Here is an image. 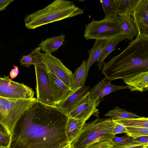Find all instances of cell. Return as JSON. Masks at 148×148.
I'll return each mask as SVG.
<instances>
[{
  "label": "cell",
  "instance_id": "d4e9b609",
  "mask_svg": "<svg viewBox=\"0 0 148 148\" xmlns=\"http://www.w3.org/2000/svg\"><path fill=\"white\" fill-rule=\"evenodd\" d=\"M104 116L123 119L137 118L140 117L136 114L127 111L124 108L121 109L118 106H116L114 109L109 111L104 114Z\"/></svg>",
  "mask_w": 148,
  "mask_h": 148
},
{
  "label": "cell",
  "instance_id": "7402d4cb",
  "mask_svg": "<svg viewBox=\"0 0 148 148\" xmlns=\"http://www.w3.org/2000/svg\"><path fill=\"white\" fill-rule=\"evenodd\" d=\"M86 60L83 61L80 66L73 74L71 89L74 92L84 86L86 79L85 77Z\"/></svg>",
  "mask_w": 148,
  "mask_h": 148
},
{
  "label": "cell",
  "instance_id": "30bf717a",
  "mask_svg": "<svg viewBox=\"0 0 148 148\" xmlns=\"http://www.w3.org/2000/svg\"><path fill=\"white\" fill-rule=\"evenodd\" d=\"M100 102L98 97L90 98L89 91L82 98L68 116L86 122L92 115L98 117L99 110L97 107Z\"/></svg>",
  "mask_w": 148,
  "mask_h": 148
},
{
  "label": "cell",
  "instance_id": "44dd1931",
  "mask_svg": "<svg viewBox=\"0 0 148 148\" xmlns=\"http://www.w3.org/2000/svg\"><path fill=\"white\" fill-rule=\"evenodd\" d=\"M40 48L38 47L28 55L23 56L19 61L21 65L28 67L34 65L41 67L43 64L40 58Z\"/></svg>",
  "mask_w": 148,
  "mask_h": 148
},
{
  "label": "cell",
  "instance_id": "f546056e",
  "mask_svg": "<svg viewBox=\"0 0 148 148\" xmlns=\"http://www.w3.org/2000/svg\"><path fill=\"white\" fill-rule=\"evenodd\" d=\"M148 146V144L134 143L126 144H113L112 148H144Z\"/></svg>",
  "mask_w": 148,
  "mask_h": 148
},
{
  "label": "cell",
  "instance_id": "484cf974",
  "mask_svg": "<svg viewBox=\"0 0 148 148\" xmlns=\"http://www.w3.org/2000/svg\"><path fill=\"white\" fill-rule=\"evenodd\" d=\"M143 0H117L119 9L121 12L135 11Z\"/></svg>",
  "mask_w": 148,
  "mask_h": 148
},
{
  "label": "cell",
  "instance_id": "4316f807",
  "mask_svg": "<svg viewBox=\"0 0 148 148\" xmlns=\"http://www.w3.org/2000/svg\"><path fill=\"white\" fill-rule=\"evenodd\" d=\"M126 135L132 138L143 136H148V128L125 127Z\"/></svg>",
  "mask_w": 148,
  "mask_h": 148
},
{
  "label": "cell",
  "instance_id": "e575fe53",
  "mask_svg": "<svg viewBox=\"0 0 148 148\" xmlns=\"http://www.w3.org/2000/svg\"><path fill=\"white\" fill-rule=\"evenodd\" d=\"M13 66L14 68L12 69L10 73V76L11 80L17 77L19 72L18 66L14 65Z\"/></svg>",
  "mask_w": 148,
  "mask_h": 148
},
{
  "label": "cell",
  "instance_id": "d6a6232c",
  "mask_svg": "<svg viewBox=\"0 0 148 148\" xmlns=\"http://www.w3.org/2000/svg\"><path fill=\"white\" fill-rule=\"evenodd\" d=\"M135 141L137 143L148 144V136H143L133 138Z\"/></svg>",
  "mask_w": 148,
  "mask_h": 148
},
{
  "label": "cell",
  "instance_id": "52a82bcc",
  "mask_svg": "<svg viewBox=\"0 0 148 148\" xmlns=\"http://www.w3.org/2000/svg\"><path fill=\"white\" fill-rule=\"evenodd\" d=\"M34 92L23 84L12 81L9 76L0 77V97L17 99L34 98Z\"/></svg>",
  "mask_w": 148,
  "mask_h": 148
},
{
  "label": "cell",
  "instance_id": "f35d334b",
  "mask_svg": "<svg viewBox=\"0 0 148 148\" xmlns=\"http://www.w3.org/2000/svg\"><path fill=\"white\" fill-rule=\"evenodd\" d=\"M144 148H148V146H147L146 147H145Z\"/></svg>",
  "mask_w": 148,
  "mask_h": 148
},
{
  "label": "cell",
  "instance_id": "d6986e66",
  "mask_svg": "<svg viewBox=\"0 0 148 148\" xmlns=\"http://www.w3.org/2000/svg\"><path fill=\"white\" fill-rule=\"evenodd\" d=\"M127 39L124 35L107 40V42L101 53L97 61L98 63V69H102V66L105 62L104 61L112 51L115 50V47L120 42Z\"/></svg>",
  "mask_w": 148,
  "mask_h": 148
},
{
  "label": "cell",
  "instance_id": "ffe728a7",
  "mask_svg": "<svg viewBox=\"0 0 148 148\" xmlns=\"http://www.w3.org/2000/svg\"><path fill=\"white\" fill-rule=\"evenodd\" d=\"M65 36L62 34L58 36L47 38L42 40L39 44L41 50L45 53L50 54L56 51L64 42Z\"/></svg>",
  "mask_w": 148,
  "mask_h": 148
},
{
  "label": "cell",
  "instance_id": "f1b7e54d",
  "mask_svg": "<svg viewBox=\"0 0 148 148\" xmlns=\"http://www.w3.org/2000/svg\"><path fill=\"white\" fill-rule=\"evenodd\" d=\"M111 140H103L93 143L85 148H112Z\"/></svg>",
  "mask_w": 148,
  "mask_h": 148
},
{
  "label": "cell",
  "instance_id": "d590c367",
  "mask_svg": "<svg viewBox=\"0 0 148 148\" xmlns=\"http://www.w3.org/2000/svg\"><path fill=\"white\" fill-rule=\"evenodd\" d=\"M0 133L7 135H10L8 130L0 122Z\"/></svg>",
  "mask_w": 148,
  "mask_h": 148
},
{
  "label": "cell",
  "instance_id": "5bb4252c",
  "mask_svg": "<svg viewBox=\"0 0 148 148\" xmlns=\"http://www.w3.org/2000/svg\"><path fill=\"white\" fill-rule=\"evenodd\" d=\"M133 12L130 11L120 12L117 18L120 23L123 34L127 39L132 40L137 37L138 31L132 17Z\"/></svg>",
  "mask_w": 148,
  "mask_h": 148
},
{
  "label": "cell",
  "instance_id": "277c9868",
  "mask_svg": "<svg viewBox=\"0 0 148 148\" xmlns=\"http://www.w3.org/2000/svg\"><path fill=\"white\" fill-rule=\"evenodd\" d=\"M114 123L111 117L95 119L85 123L79 134L71 143L72 148H85L91 144L103 140H111L114 136Z\"/></svg>",
  "mask_w": 148,
  "mask_h": 148
},
{
  "label": "cell",
  "instance_id": "3957f363",
  "mask_svg": "<svg viewBox=\"0 0 148 148\" xmlns=\"http://www.w3.org/2000/svg\"><path fill=\"white\" fill-rule=\"evenodd\" d=\"M83 12V10L76 6L73 1L56 0L44 8L26 16L24 22L27 28L34 29Z\"/></svg>",
  "mask_w": 148,
  "mask_h": 148
},
{
  "label": "cell",
  "instance_id": "e0dca14e",
  "mask_svg": "<svg viewBox=\"0 0 148 148\" xmlns=\"http://www.w3.org/2000/svg\"><path fill=\"white\" fill-rule=\"evenodd\" d=\"M85 123L86 121L82 119L69 117L65 127L68 143H71L79 134Z\"/></svg>",
  "mask_w": 148,
  "mask_h": 148
},
{
  "label": "cell",
  "instance_id": "8992f818",
  "mask_svg": "<svg viewBox=\"0 0 148 148\" xmlns=\"http://www.w3.org/2000/svg\"><path fill=\"white\" fill-rule=\"evenodd\" d=\"M123 35L117 17L93 20L85 25L84 36L87 40H108Z\"/></svg>",
  "mask_w": 148,
  "mask_h": 148
},
{
  "label": "cell",
  "instance_id": "2e32d148",
  "mask_svg": "<svg viewBox=\"0 0 148 148\" xmlns=\"http://www.w3.org/2000/svg\"><path fill=\"white\" fill-rule=\"evenodd\" d=\"M131 91L140 92L148 89V71L143 72L123 79Z\"/></svg>",
  "mask_w": 148,
  "mask_h": 148
},
{
  "label": "cell",
  "instance_id": "ba28073f",
  "mask_svg": "<svg viewBox=\"0 0 148 148\" xmlns=\"http://www.w3.org/2000/svg\"><path fill=\"white\" fill-rule=\"evenodd\" d=\"M40 58L43 63L42 68L53 75L71 88L73 73L61 61L53 56L42 53Z\"/></svg>",
  "mask_w": 148,
  "mask_h": 148
},
{
  "label": "cell",
  "instance_id": "836d02e7",
  "mask_svg": "<svg viewBox=\"0 0 148 148\" xmlns=\"http://www.w3.org/2000/svg\"><path fill=\"white\" fill-rule=\"evenodd\" d=\"M14 0H0V11L5 10Z\"/></svg>",
  "mask_w": 148,
  "mask_h": 148
},
{
  "label": "cell",
  "instance_id": "5b68a950",
  "mask_svg": "<svg viewBox=\"0 0 148 148\" xmlns=\"http://www.w3.org/2000/svg\"><path fill=\"white\" fill-rule=\"evenodd\" d=\"M36 99L8 98L0 97V122L10 135L22 114Z\"/></svg>",
  "mask_w": 148,
  "mask_h": 148
},
{
  "label": "cell",
  "instance_id": "603a6c76",
  "mask_svg": "<svg viewBox=\"0 0 148 148\" xmlns=\"http://www.w3.org/2000/svg\"><path fill=\"white\" fill-rule=\"evenodd\" d=\"M112 118L113 121L120 124L125 127L148 128V119L145 117L133 119Z\"/></svg>",
  "mask_w": 148,
  "mask_h": 148
},
{
  "label": "cell",
  "instance_id": "8fae6325",
  "mask_svg": "<svg viewBox=\"0 0 148 148\" xmlns=\"http://www.w3.org/2000/svg\"><path fill=\"white\" fill-rule=\"evenodd\" d=\"M132 17L138 31L137 36L148 38V0H143Z\"/></svg>",
  "mask_w": 148,
  "mask_h": 148
},
{
  "label": "cell",
  "instance_id": "74e56055",
  "mask_svg": "<svg viewBox=\"0 0 148 148\" xmlns=\"http://www.w3.org/2000/svg\"><path fill=\"white\" fill-rule=\"evenodd\" d=\"M0 148H8V147H4L0 146Z\"/></svg>",
  "mask_w": 148,
  "mask_h": 148
},
{
  "label": "cell",
  "instance_id": "83f0119b",
  "mask_svg": "<svg viewBox=\"0 0 148 148\" xmlns=\"http://www.w3.org/2000/svg\"><path fill=\"white\" fill-rule=\"evenodd\" d=\"M111 141L113 144L122 145L137 143L135 141L132 137L127 135L120 137L115 135L111 139Z\"/></svg>",
  "mask_w": 148,
  "mask_h": 148
},
{
  "label": "cell",
  "instance_id": "9a60e30c",
  "mask_svg": "<svg viewBox=\"0 0 148 148\" xmlns=\"http://www.w3.org/2000/svg\"><path fill=\"white\" fill-rule=\"evenodd\" d=\"M89 90L88 86H83L59 103L57 107L68 115L82 98L89 91Z\"/></svg>",
  "mask_w": 148,
  "mask_h": 148
},
{
  "label": "cell",
  "instance_id": "8d00e7d4",
  "mask_svg": "<svg viewBox=\"0 0 148 148\" xmlns=\"http://www.w3.org/2000/svg\"><path fill=\"white\" fill-rule=\"evenodd\" d=\"M60 148H72L71 144L68 143L61 146Z\"/></svg>",
  "mask_w": 148,
  "mask_h": 148
},
{
  "label": "cell",
  "instance_id": "9c48e42d",
  "mask_svg": "<svg viewBox=\"0 0 148 148\" xmlns=\"http://www.w3.org/2000/svg\"><path fill=\"white\" fill-rule=\"evenodd\" d=\"M34 67L36 80L37 101L48 106H56L47 72L41 67L36 66Z\"/></svg>",
  "mask_w": 148,
  "mask_h": 148
},
{
  "label": "cell",
  "instance_id": "7c38bea8",
  "mask_svg": "<svg viewBox=\"0 0 148 148\" xmlns=\"http://www.w3.org/2000/svg\"><path fill=\"white\" fill-rule=\"evenodd\" d=\"M46 72L48 75L52 93L57 106L74 92L55 76L47 71Z\"/></svg>",
  "mask_w": 148,
  "mask_h": 148
},
{
  "label": "cell",
  "instance_id": "6da1fadb",
  "mask_svg": "<svg viewBox=\"0 0 148 148\" xmlns=\"http://www.w3.org/2000/svg\"><path fill=\"white\" fill-rule=\"evenodd\" d=\"M69 117L57 106L36 101L14 125L8 148H60L68 143L65 127Z\"/></svg>",
  "mask_w": 148,
  "mask_h": 148
},
{
  "label": "cell",
  "instance_id": "1f68e13d",
  "mask_svg": "<svg viewBox=\"0 0 148 148\" xmlns=\"http://www.w3.org/2000/svg\"><path fill=\"white\" fill-rule=\"evenodd\" d=\"M10 140V135H7L0 133V146L8 147Z\"/></svg>",
  "mask_w": 148,
  "mask_h": 148
},
{
  "label": "cell",
  "instance_id": "7a4b0ae2",
  "mask_svg": "<svg viewBox=\"0 0 148 148\" xmlns=\"http://www.w3.org/2000/svg\"><path fill=\"white\" fill-rule=\"evenodd\" d=\"M103 66L102 73L110 81L148 71V38L137 36Z\"/></svg>",
  "mask_w": 148,
  "mask_h": 148
},
{
  "label": "cell",
  "instance_id": "ac0fdd59",
  "mask_svg": "<svg viewBox=\"0 0 148 148\" xmlns=\"http://www.w3.org/2000/svg\"><path fill=\"white\" fill-rule=\"evenodd\" d=\"M107 42V40H96L92 48L87 51L89 57L86 62L85 77H87L91 66L98 59Z\"/></svg>",
  "mask_w": 148,
  "mask_h": 148
},
{
  "label": "cell",
  "instance_id": "cb8c5ba5",
  "mask_svg": "<svg viewBox=\"0 0 148 148\" xmlns=\"http://www.w3.org/2000/svg\"><path fill=\"white\" fill-rule=\"evenodd\" d=\"M100 1L105 14L104 18L117 17L121 11L117 0H101Z\"/></svg>",
  "mask_w": 148,
  "mask_h": 148
},
{
  "label": "cell",
  "instance_id": "4fadbf2b",
  "mask_svg": "<svg viewBox=\"0 0 148 148\" xmlns=\"http://www.w3.org/2000/svg\"><path fill=\"white\" fill-rule=\"evenodd\" d=\"M125 89H128L127 85L119 86L112 84L110 81L105 77L91 88L89 91V96L92 98L98 97L101 102L107 95L116 90Z\"/></svg>",
  "mask_w": 148,
  "mask_h": 148
},
{
  "label": "cell",
  "instance_id": "4dcf8cb0",
  "mask_svg": "<svg viewBox=\"0 0 148 148\" xmlns=\"http://www.w3.org/2000/svg\"><path fill=\"white\" fill-rule=\"evenodd\" d=\"M114 127L112 133L114 135L121 133H126V130L125 127L122 125L113 121Z\"/></svg>",
  "mask_w": 148,
  "mask_h": 148
}]
</instances>
